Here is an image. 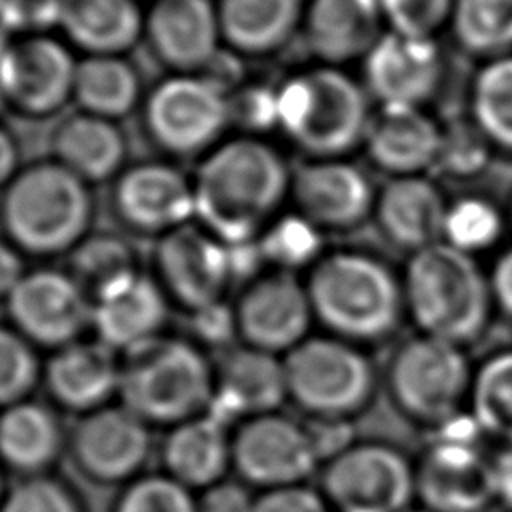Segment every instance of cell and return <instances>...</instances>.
Here are the masks:
<instances>
[{"mask_svg": "<svg viewBox=\"0 0 512 512\" xmlns=\"http://www.w3.org/2000/svg\"><path fill=\"white\" fill-rule=\"evenodd\" d=\"M6 492H8V486H6V480H4V468L0 466V504H2L4 496H6Z\"/></svg>", "mask_w": 512, "mask_h": 512, "instance_id": "cell-54", "label": "cell"}, {"mask_svg": "<svg viewBox=\"0 0 512 512\" xmlns=\"http://www.w3.org/2000/svg\"><path fill=\"white\" fill-rule=\"evenodd\" d=\"M170 312L156 278L140 270L92 298V334L122 354L166 334Z\"/></svg>", "mask_w": 512, "mask_h": 512, "instance_id": "cell-23", "label": "cell"}, {"mask_svg": "<svg viewBox=\"0 0 512 512\" xmlns=\"http://www.w3.org/2000/svg\"><path fill=\"white\" fill-rule=\"evenodd\" d=\"M26 272L24 254L6 238H0V302H6Z\"/></svg>", "mask_w": 512, "mask_h": 512, "instance_id": "cell-50", "label": "cell"}, {"mask_svg": "<svg viewBox=\"0 0 512 512\" xmlns=\"http://www.w3.org/2000/svg\"><path fill=\"white\" fill-rule=\"evenodd\" d=\"M472 118L486 140L512 150V54L492 58L476 74Z\"/></svg>", "mask_w": 512, "mask_h": 512, "instance_id": "cell-37", "label": "cell"}, {"mask_svg": "<svg viewBox=\"0 0 512 512\" xmlns=\"http://www.w3.org/2000/svg\"><path fill=\"white\" fill-rule=\"evenodd\" d=\"M8 324L38 350H58L92 330V298L64 268H34L4 302Z\"/></svg>", "mask_w": 512, "mask_h": 512, "instance_id": "cell-12", "label": "cell"}, {"mask_svg": "<svg viewBox=\"0 0 512 512\" xmlns=\"http://www.w3.org/2000/svg\"><path fill=\"white\" fill-rule=\"evenodd\" d=\"M0 2H2V0H0Z\"/></svg>", "mask_w": 512, "mask_h": 512, "instance_id": "cell-57", "label": "cell"}, {"mask_svg": "<svg viewBox=\"0 0 512 512\" xmlns=\"http://www.w3.org/2000/svg\"><path fill=\"white\" fill-rule=\"evenodd\" d=\"M6 48H8V42L4 38H0V106L6 104V98H4V56H6Z\"/></svg>", "mask_w": 512, "mask_h": 512, "instance_id": "cell-53", "label": "cell"}, {"mask_svg": "<svg viewBox=\"0 0 512 512\" xmlns=\"http://www.w3.org/2000/svg\"><path fill=\"white\" fill-rule=\"evenodd\" d=\"M112 210L128 230L158 240L194 218V188L168 164H136L118 174Z\"/></svg>", "mask_w": 512, "mask_h": 512, "instance_id": "cell-17", "label": "cell"}, {"mask_svg": "<svg viewBox=\"0 0 512 512\" xmlns=\"http://www.w3.org/2000/svg\"><path fill=\"white\" fill-rule=\"evenodd\" d=\"M448 204L436 184L420 174L394 176L376 196L382 234L410 254L442 242Z\"/></svg>", "mask_w": 512, "mask_h": 512, "instance_id": "cell-28", "label": "cell"}, {"mask_svg": "<svg viewBox=\"0 0 512 512\" xmlns=\"http://www.w3.org/2000/svg\"><path fill=\"white\" fill-rule=\"evenodd\" d=\"M252 512H334L320 492L308 484L284 486L256 494Z\"/></svg>", "mask_w": 512, "mask_h": 512, "instance_id": "cell-45", "label": "cell"}, {"mask_svg": "<svg viewBox=\"0 0 512 512\" xmlns=\"http://www.w3.org/2000/svg\"><path fill=\"white\" fill-rule=\"evenodd\" d=\"M88 184L58 162L20 170L0 198L4 238L24 256H68L92 226Z\"/></svg>", "mask_w": 512, "mask_h": 512, "instance_id": "cell-5", "label": "cell"}, {"mask_svg": "<svg viewBox=\"0 0 512 512\" xmlns=\"http://www.w3.org/2000/svg\"><path fill=\"white\" fill-rule=\"evenodd\" d=\"M68 450V430L58 408L22 400L0 410V466L20 478L52 474Z\"/></svg>", "mask_w": 512, "mask_h": 512, "instance_id": "cell-26", "label": "cell"}, {"mask_svg": "<svg viewBox=\"0 0 512 512\" xmlns=\"http://www.w3.org/2000/svg\"><path fill=\"white\" fill-rule=\"evenodd\" d=\"M454 0H378L388 30L434 38V32L450 20Z\"/></svg>", "mask_w": 512, "mask_h": 512, "instance_id": "cell-43", "label": "cell"}, {"mask_svg": "<svg viewBox=\"0 0 512 512\" xmlns=\"http://www.w3.org/2000/svg\"><path fill=\"white\" fill-rule=\"evenodd\" d=\"M228 114L246 128L262 130L270 124H278V92L248 88L232 102L228 100Z\"/></svg>", "mask_w": 512, "mask_h": 512, "instance_id": "cell-46", "label": "cell"}, {"mask_svg": "<svg viewBox=\"0 0 512 512\" xmlns=\"http://www.w3.org/2000/svg\"><path fill=\"white\" fill-rule=\"evenodd\" d=\"M378 0H310L304 16L308 48L328 64L364 58L384 34Z\"/></svg>", "mask_w": 512, "mask_h": 512, "instance_id": "cell-29", "label": "cell"}, {"mask_svg": "<svg viewBox=\"0 0 512 512\" xmlns=\"http://www.w3.org/2000/svg\"><path fill=\"white\" fill-rule=\"evenodd\" d=\"M38 348L8 322L0 324V410L32 398L42 384Z\"/></svg>", "mask_w": 512, "mask_h": 512, "instance_id": "cell-40", "label": "cell"}, {"mask_svg": "<svg viewBox=\"0 0 512 512\" xmlns=\"http://www.w3.org/2000/svg\"><path fill=\"white\" fill-rule=\"evenodd\" d=\"M440 80L442 56L434 38L388 30L364 56V88L380 104L422 106Z\"/></svg>", "mask_w": 512, "mask_h": 512, "instance_id": "cell-21", "label": "cell"}, {"mask_svg": "<svg viewBox=\"0 0 512 512\" xmlns=\"http://www.w3.org/2000/svg\"><path fill=\"white\" fill-rule=\"evenodd\" d=\"M42 386L58 410L84 416L118 402L120 354L98 338L52 350L42 364Z\"/></svg>", "mask_w": 512, "mask_h": 512, "instance_id": "cell-18", "label": "cell"}, {"mask_svg": "<svg viewBox=\"0 0 512 512\" xmlns=\"http://www.w3.org/2000/svg\"><path fill=\"white\" fill-rule=\"evenodd\" d=\"M0 512H86L78 492L54 474L20 478L8 488Z\"/></svg>", "mask_w": 512, "mask_h": 512, "instance_id": "cell-42", "label": "cell"}, {"mask_svg": "<svg viewBox=\"0 0 512 512\" xmlns=\"http://www.w3.org/2000/svg\"><path fill=\"white\" fill-rule=\"evenodd\" d=\"M288 402L282 356L234 344L214 358V400L210 414L222 422L278 412Z\"/></svg>", "mask_w": 512, "mask_h": 512, "instance_id": "cell-20", "label": "cell"}, {"mask_svg": "<svg viewBox=\"0 0 512 512\" xmlns=\"http://www.w3.org/2000/svg\"><path fill=\"white\" fill-rule=\"evenodd\" d=\"M414 486L430 512H484L496 500L492 458L474 444L434 440L414 464Z\"/></svg>", "mask_w": 512, "mask_h": 512, "instance_id": "cell-16", "label": "cell"}, {"mask_svg": "<svg viewBox=\"0 0 512 512\" xmlns=\"http://www.w3.org/2000/svg\"><path fill=\"white\" fill-rule=\"evenodd\" d=\"M60 0H2L0 20L10 28H44L58 24Z\"/></svg>", "mask_w": 512, "mask_h": 512, "instance_id": "cell-48", "label": "cell"}, {"mask_svg": "<svg viewBox=\"0 0 512 512\" xmlns=\"http://www.w3.org/2000/svg\"><path fill=\"white\" fill-rule=\"evenodd\" d=\"M190 324V340L202 346L206 352H224L238 344V330L232 302L224 300L196 312L186 314Z\"/></svg>", "mask_w": 512, "mask_h": 512, "instance_id": "cell-44", "label": "cell"}, {"mask_svg": "<svg viewBox=\"0 0 512 512\" xmlns=\"http://www.w3.org/2000/svg\"><path fill=\"white\" fill-rule=\"evenodd\" d=\"M2 74L6 104L30 116H46L72 98L76 62L60 42L28 36L8 44Z\"/></svg>", "mask_w": 512, "mask_h": 512, "instance_id": "cell-22", "label": "cell"}, {"mask_svg": "<svg viewBox=\"0 0 512 512\" xmlns=\"http://www.w3.org/2000/svg\"><path fill=\"white\" fill-rule=\"evenodd\" d=\"M58 24L90 56H118L142 32V16L134 0H60Z\"/></svg>", "mask_w": 512, "mask_h": 512, "instance_id": "cell-30", "label": "cell"}, {"mask_svg": "<svg viewBox=\"0 0 512 512\" xmlns=\"http://www.w3.org/2000/svg\"><path fill=\"white\" fill-rule=\"evenodd\" d=\"M406 512H430V510H426V508H422V506H418V508H416V506H410Z\"/></svg>", "mask_w": 512, "mask_h": 512, "instance_id": "cell-55", "label": "cell"}, {"mask_svg": "<svg viewBox=\"0 0 512 512\" xmlns=\"http://www.w3.org/2000/svg\"><path fill=\"white\" fill-rule=\"evenodd\" d=\"M254 502V490L238 478H224L196 492L198 512H252Z\"/></svg>", "mask_w": 512, "mask_h": 512, "instance_id": "cell-47", "label": "cell"}, {"mask_svg": "<svg viewBox=\"0 0 512 512\" xmlns=\"http://www.w3.org/2000/svg\"><path fill=\"white\" fill-rule=\"evenodd\" d=\"M290 184L284 160L264 142H226L196 172L194 218L224 244L254 242L278 218Z\"/></svg>", "mask_w": 512, "mask_h": 512, "instance_id": "cell-1", "label": "cell"}, {"mask_svg": "<svg viewBox=\"0 0 512 512\" xmlns=\"http://www.w3.org/2000/svg\"><path fill=\"white\" fill-rule=\"evenodd\" d=\"M238 342L286 356L310 336L314 314L304 278L284 270H262L240 284L232 300Z\"/></svg>", "mask_w": 512, "mask_h": 512, "instance_id": "cell-14", "label": "cell"}, {"mask_svg": "<svg viewBox=\"0 0 512 512\" xmlns=\"http://www.w3.org/2000/svg\"><path fill=\"white\" fill-rule=\"evenodd\" d=\"M56 162L80 180L102 182L118 174L126 144L112 120L78 114L66 118L54 134Z\"/></svg>", "mask_w": 512, "mask_h": 512, "instance_id": "cell-31", "label": "cell"}, {"mask_svg": "<svg viewBox=\"0 0 512 512\" xmlns=\"http://www.w3.org/2000/svg\"><path fill=\"white\" fill-rule=\"evenodd\" d=\"M488 282L494 306L512 318V248L500 254V258L494 262L492 272L488 274Z\"/></svg>", "mask_w": 512, "mask_h": 512, "instance_id": "cell-49", "label": "cell"}, {"mask_svg": "<svg viewBox=\"0 0 512 512\" xmlns=\"http://www.w3.org/2000/svg\"><path fill=\"white\" fill-rule=\"evenodd\" d=\"M400 278L406 314L420 334L464 348L486 330L494 302L474 256L436 242L410 254Z\"/></svg>", "mask_w": 512, "mask_h": 512, "instance_id": "cell-4", "label": "cell"}, {"mask_svg": "<svg viewBox=\"0 0 512 512\" xmlns=\"http://www.w3.org/2000/svg\"><path fill=\"white\" fill-rule=\"evenodd\" d=\"M18 152L12 136L0 128V186H6L18 172Z\"/></svg>", "mask_w": 512, "mask_h": 512, "instance_id": "cell-52", "label": "cell"}, {"mask_svg": "<svg viewBox=\"0 0 512 512\" xmlns=\"http://www.w3.org/2000/svg\"><path fill=\"white\" fill-rule=\"evenodd\" d=\"M146 126L154 142L180 156L210 146L228 122V98L204 76H176L148 96Z\"/></svg>", "mask_w": 512, "mask_h": 512, "instance_id": "cell-15", "label": "cell"}, {"mask_svg": "<svg viewBox=\"0 0 512 512\" xmlns=\"http://www.w3.org/2000/svg\"><path fill=\"white\" fill-rule=\"evenodd\" d=\"M320 492L334 512H406L416 500L414 466L388 444H350L320 466Z\"/></svg>", "mask_w": 512, "mask_h": 512, "instance_id": "cell-9", "label": "cell"}, {"mask_svg": "<svg viewBox=\"0 0 512 512\" xmlns=\"http://www.w3.org/2000/svg\"><path fill=\"white\" fill-rule=\"evenodd\" d=\"M144 30L154 54L180 72L206 68L222 36L218 10L210 0H156Z\"/></svg>", "mask_w": 512, "mask_h": 512, "instance_id": "cell-24", "label": "cell"}, {"mask_svg": "<svg viewBox=\"0 0 512 512\" xmlns=\"http://www.w3.org/2000/svg\"><path fill=\"white\" fill-rule=\"evenodd\" d=\"M296 212L318 230H352L360 226L376 204L366 174L338 158L304 164L290 184Z\"/></svg>", "mask_w": 512, "mask_h": 512, "instance_id": "cell-19", "label": "cell"}, {"mask_svg": "<svg viewBox=\"0 0 512 512\" xmlns=\"http://www.w3.org/2000/svg\"><path fill=\"white\" fill-rule=\"evenodd\" d=\"M302 278L314 322L356 346L392 336L406 314L402 278L372 254H322Z\"/></svg>", "mask_w": 512, "mask_h": 512, "instance_id": "cell-2", "label": "cell"}, {"mask_svg": "<svg viewBox=\"0 0 512 512\" xmlns=\"http://www.w3.org/2000/svg\"><path fill=\"white\" fill-rule=\"evenodd\" d=\"M152 426L120 402L78 416L68 430V458L96 486H126L144 474L154 450Z\"/></svg>", "mask_w": 512, "mask_h": 512, "instance_id": "cell-11", "label": "cell"}, {"mask_svg": "<svg viewBox=\"0 0 512 512\" xmlns=\"http://www.w3.org/2000/svg\"><path fill=\"white\" fill-rule=\"evenodd\" d=\"M110 512H198V504L196 492L164 472H144L120 488Z\"/></svg>", "mask_w": 512, "mask_h": 512, "instance_id": "cell-41", "label": "cell"}, {"mask_svg": "<svg viewBox=\"0 0 512 512\" xmlns=\"http://www.w3.org/2000/svg\"><path fill=\"white\" fill-rule=\"evenodd\" d=\"M152 276L184 314L228 300L236 286L230 248L198 222L184 224L154 244Z\"/></svg>", "mask_w": 512, "mask_h": 512, "instance_id": "cell-10", "label": "cell"}, {"mask_svg": "<svg viewBox=\"0 0 512 512\" xmlns=\"http://www.w3.org/2000/svg\"><path fill=\"white\" fill-rule=\"evenodd\" d=\"M370 120L366 88L334 66L298 74L278 90V126L318 158H336L358 146Z\"/></svg>", "mask_w": 512, "mask_h": 512, "instance_id": "cell-6", "label": "cell"}, {"mask_svg": "<svg viewBox=\"0 0 512 512\" xmlns=\"http://www.w3.org/2000/svg\"><path fill=\"white\" fill-rule=\"evenodd\" d=\"M264 266L298 274L322 258V230L298 212L278 216L256 238Z\"/></svg>", "mask_w": 512, "mask_h": 512, "instance_id": "cell-38", "label": "cell"}, {"mask_svg": "<svg viewBox=\"0 0 512 512\" xmlns=\"http://www.w3.org/2000/svg\"><path fill=\"white\" fill-rule=\"evenodd\" d=\"M468 412L486 438L512 446V350L496 352L474 368Z\"/></svg>", "mask_w": 512, "mask_h": 512, "instance_id": "cell-34", "label": "cell"}, {"mask_svg": "<svg viewBox=\"0 0 512 512\" xmlns=\"http://www.w3.org/2000/svg\"><path fill=\"white\" fill-rule=\"evenodd\" d=\"M494 488L496 502L512 510V446H504L494 458Z\"/></svg>", "mask_w": 512, "mask_h": 512, "instance_id": "cell-51", "label": "cell"}, {"mask_svg": "<svg viewBox=\"0 0 512 512\" xmlns=\"http://www.w3.org/2000/svg\"><path fill=\"white\" fill-rule=\"evenodd\" d=\"M510 218H512V200H510Z\"/></svg>", "mask_w": 512, "mask_h": 512, "instance_id": "cell-56", "label": "cell"}, {"mask_svg": "<svg viewBox=\"0 0 512 512\" xmlns=\"http://www.w3.org/2000/svg\"><path fill=\"white\" fill-rule=\"evenodd\" d=\"M140 96V80L132 64L112 54L76 62L72 98L82 112L106 120L128 114Z\"/></svg>", "mask_w": 512, "mask_h": 512, "instance_id": "cell-33", "label": "cell"}, {"mask_svg": "<svg viewBox=\"0 0 512 512\" xmlns=\"http://www.w3.org/2000/svg\"><path fill=\"white\" fill-rule=\"evenodd\" d=\"M472 374L462 346L418 332L392 352L386 388L408 420L436 430L468 406Z\"/></svg>", "mask_w": 512, "mask_h": 512, "instance_id": "cell-8", "label": "cell"}, {"mask_svg": "<svg viewBox=\"0 0 512 512\" xmlns=\"http://www.w3.org/2000/svg\"><path fill=\"white\" fill-rule=\"evenodd\" d=\"M444 132L422 106L380 104L366 132L370 160L394 174L414 176L436 164Z\"/></svg>", "mask_w": 512, "mask_h": 512, "instance_id": "cell-25", "label": "cell"}, {"mask_svg": "<svg viewBox=\"0 0 512 512\" xmlns=\"http://www.w3.org/2000/svg\"><path fill=\"white\" fill-rule=\"evenodd\" d=\"M316 470L320 458L304 420L278 410L240 420L232 430V472L252 490L306 484Z\"/></svg>", "mask_w": 512, "mask_h": 512, "instance_id": "cell-13", "label": "cell"}, {"mask_svg": "<svg viewBox=\"0 0 512 512\" xmlns=\"http://www.w3.org/2000/svg\"><path fill=\"white\" fill-rule=\"evenodd\" d=\"M214 400V360L188 336L162 334L120 354L118 402L148 426L172 428L206 414Z\"/></svg>", "mask_w": 512, "mask_h": 512, "instance_id": "cell-3", "label": "cell"}, {"mask_svg": "<svg viewBox=\"0 0 512 512\" xmlns=\"http://www.w3.org/2000/svg\"><path fill=\"white\" fill-rule=\"evenodd\" d=\"M504 230L496 206L484 198H460L448 204L442 242L470 256L492 248Z\"/></svg>", "mask_w": 512, "mask_h": 512, "instance_id": "cell-39", "label": "cell"}, {"mask_svg": "<svg viewBox=\"0 0 512 512\" xmlns=\"http://www.w3.org/2000/svg\"><path fill=\"white\" fill-rule=\"evenodd\" d=\"M94 298L118 280L140 272L136 250L114 234H88L70 254L66 268Z\"/></svg>", "mask_w": 512, "mask_h": 512, "instance_id": "cell-36", "label": "cell"}, {"mask_svg": "<svg viewBox=\"0 0 512 512\" xmlns=\"http://www.w3.org/2000/svg\"><path fill=\"white\" fill-rule=\"evenodd\" d=\"M162 472L200 492L232 470V430L226 422L206 412L166 430L160 444Z\"/></svg>", "mask_w": 512, "mask_h": 512, "instance_id": "cell-27", "label": "cell"}, {"mask_svg": "<svg viewBox=\"0 0 512 512\" xmlns=\"http://www.w3.org/2000/svg\"><path fill=\"white\" fill-rule=\"evenodd\" d=\"M450 24L470 54L496 58L512 50V0H454Z\"/></svg>", "mask_w": 512, "mask_h": 512, "instance_id": "cell-35", "label": "cell"}, {"mask_svg": "<svg viewBox=\"0 0 512 512\" xmlns=\"http://www.w3.org/2000/svg\"><path fill=\"white\" fill-rule=\"evenodd\" d=\"M304 0H222L220 34L238 52L262 54L278 48L296 28Z\"/></svg>", "mask_w": 512, "mask_h": 512, "instance_id": "cell-32", "label": "cell"}, {"mask_svg": "<svg viewBox=\"0 0 512 512\" xmlns=\"http://www.w3.org/2000/svg\"><path fill=\"white\" fill-rule=\"evenodd\" d=\"M282 360L288 402L306 418L350 422L374 398L378 378L362 346L310 334Z\"/></svg>", "mask_w": 512, "mask_h": 512, "instance_id": "cell-7", "label": "cell"}]
</instances>
